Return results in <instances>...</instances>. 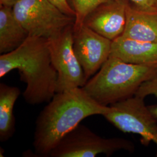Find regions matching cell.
I'll list each match as a JSON object with an SVG mask.
<instances>
[{
    "label": "cell",
    "instance_id": "1",
    "mask_svg": "<svg viewBox=\"0 0 157 157\" xmlns=\"http://www.w3.org/2000/svg\"><path fill=\"white\" fill-rule=\"evenodd\" d=\"M110 107L99 104L82 87L56 93L36 121L34 151L38 157H48L62 138L90 116L104 115Z\"/></svg>",
    "mask_w": 157,
    "mask_h": 157
},
{
    "label": "cell",
    "instance_id": "2",
    "mask_svg": "<svg viewBox=\"0 0 157 157\" xmlns=\"http://www.w3.org/2000/svg\"><path fill=\"white\" fill-rule=\"evenodd\" d=\"M18 71L26 84L23 95L30 105L48 102L56 93L58 74L51 59L48 40L29 36L21 45L0 56V78Z\"/></svg>",
    "mask_w": 157,
    "mask_h": 157
},
{
    "label": "cell",
    "instance_id": "3",
    "mask_svg": "<svg viewBox=\"0 0 157 157\" xmlns=\"http://www.w3.org/2000/svg\"><path fill=\"white\" fill-rule=\"evenodd\" d=\"M157 78V65H136L110 56L83 90L99 104L108 106L134 96L141 85Z\"/></svg>",
    "mask_w": 157,
    "mask_h": 157
},
{
    "label": "cell",
    "instance_id": "4",
    "mask_svg": "<svg viewBox=\"0 0 157 157\" xmlns=\"http://www.w3.org/2000/svg\"><path fill=\"white\" fill-rule=\"evenodd\" d=\"M12 10L29 36L47 40L56 37L75 22V17L65 14L50 0H19Z\"/></svg>",
    "mask_w": 157,
    "mask_h": 157
},
{
    "label": "cell",
    "instance_id": "5",
    "mask_svg": "<svg viewBox=\"0 0 157 157\" xmlns=\"http://www.w3.org/2000/svg\"><path fill=\"white\" fill-rule=\"evenodd\" d=\"M122 150L132 151L134 145L122 138H102L79 124L62 138L48 157H94L101 154L110 156Z\"/></svg>",
    "mask_w": 157,
    "mask_h": 157
},
{
    "label": "cell",
    "instance_id": "6",
    "mask_svg": "<svg viewBox=\"0 0 157 157\" xmlns=\"http://www.w3.org/2000/svg\"><path fill=\"white\" fill-rule=\"evenodd\" d=\"M144 99L134 95L114 103L103 117L122 132L140 135L144 144L153 141L157 146V120Z\"/></svg>",
    "mask_w": 157,
    "mask_h": 157
},
{
    "label": "cell",
    "instance_id": "7",
    "mask_svg": "<svg viewBox=\"0 0 157 157\" xmlns=\"http://www.w3.org/2000/svg\"><path fill=\"white\" fill-rule=\"evenodd\" d=\"M73 25L48 40L51 62L58 74L56 93L83 87L87 82L73 45Z\"/></svg>",
    "mask_w": 157,
    "mask_h": 157
},
{
    "label": "cell",
    "instance_id": "8",
    "mask_svg": "<svg viewBox=\"0 0 157 157\" xmlns=\"http://www.w3.org/2000/svg\"><path fill=\"white\" fill-rule=\"evenodd\" d=\"M73 50L83 67L87 81L102 67L111 54L112 41L85 24L73 29Z\"/></svg>",
    "mask_w": 157,
    "mask_h": 157
},
{
    "label": "cell",
    "instance_id": "9",
    "mask_svg": "<svg viewBox=\"0 0 157 157\" xmlns=\"http://www.w3.org/2000/svg\"><path fill=\"white\" fill-rule=\"evenodd\" d=\"M126 8L124 1L113 0L98 7L86 19L84 23L112 41L124 33L126 23Z\"/></svg>",
    "mask_w": 157,
    "mask_h": 157
},
{
    "label": "cell",
    "instance_id": "10",
    "mask_svg": "<svg viewBox=\"0 0 157 157\" xmlns=\"http://www.w3.org/2000/svg\"><path fill=\"white\" fill-rule=\"evenodd\" d=\"M110 56L136 65H157V43L132 39L121 36L113 40Z\"/></svg>",
    "mask_w": 157,
    "mask_h": 157
},
{
    "label": "cell",
    "instance_id": "11",
    "mask_svg": "<svg viewBox=\"0 0 157 157\" xmlns=\"http://www.w3.org/2000/svg\"><path fill=\"white\" fill-rule=\"evenodd\" d=\"M126 4V23L122 36L132 39L157 43V12L143 11Z\"/></svg>",
    "mask_w": 157,
    "mask_h": 157
},
{
    "label": "cell",
    "instance_id": "12",
    "mask_svg": "<svg viewBox=\"0 0 157 157\" xmlns=\"http://www.w3.org/2000/svg\"><path fill=\"white\" fill-rule=\"evenodd\" d=\"M28 32L14 15L12 7L0 6V53L10 52L21 45Z\"/></svg>",
    "mask_w": 157,
    "mask_h": 157
},
{
    "label": "cell",
    "instance_id": "13",
    "mask_svg": "<svg viewBox=\"0 0 157 157\" xmlns=\"http://www.w3.org/2000/svg\"><path fill=\"white\" fill-rule=\"evenodd\" d=\"M21 94L17 87L0 84V141L9 140L15 132L13 107Z\"/></svg>",
    "mask_w": 157,
    "mask_h": 157
},
{
    "label": "cell",
    "instance_id": "14",
    "mask_svg": "<svg viewBox=\"0 0 157 157\" xmlns=\"http://www.w3.org/2000/svg\"><path fill=\"white\" fill-rule=\"evenodd\" d=\"M113 0H71L75 11L73 29L78 28L84 24L86 19L101 5Z\"/></svg>",
    "mask_w": 157,
    "mask_h": 157
},
{
    "label": "cell",
    "instance_id": "15",
    "mask_svg": "<svg viewBox=\"0 0 157 157\" xmlns=\"http://www.w3.org/2000/svg\"><path fill=\"white\" fill-rule=\"evenodd\" d=\"M154 95L157 97V78H152L141 85L135 95L144 98L147 95ZM152 115L157 120V105L149 106Z\"/></svg>",
    "mask_w": 157,
    "mask_h": 157
},
{
    "label": "cell",
    "instance_id": "16",
    "mask_svg": "<svg viewBox=\"0 0 157 157\" xmlns=\"http://www.w3.org/2000/svg\"><path fill=\"white\" fill-rule=\"evenodd\" d=\"M126 2L131 7L143 11L157 12V0H118Z\"/></svg>",
    "mask_w": 157,
    "mask_h": 157
},
{
    "label": "cell",
    "instance_id": "17",
    "mask_svg": "<svg viewBox=\"0 0 157 157\" xmlns=\"http://www.w3.org/2000/svg\"><path fill=\"white\" fill-rule=\"evenodd\" d=\"M63 13L69 16L75 17L76 13L73 8L69 6L67 0H50Z\"/></svg>",
    "mask_w": 157,
    "mask_h": 157
},
{
    "label": "cell",
    "instance_id": "18",
    "mask_svg": "<svg viewBox=\"0 0 157 157\" xmlns=\"http://www.w3.org/2000/svg\"><path fill=\"white\" fill-rule=\"evenodd\" d=\"M19 0H0L1 6H7L13 7Z\"/></svg>",
    "mask_w": 157,
    "mask_h": 157
}]
</instances>
